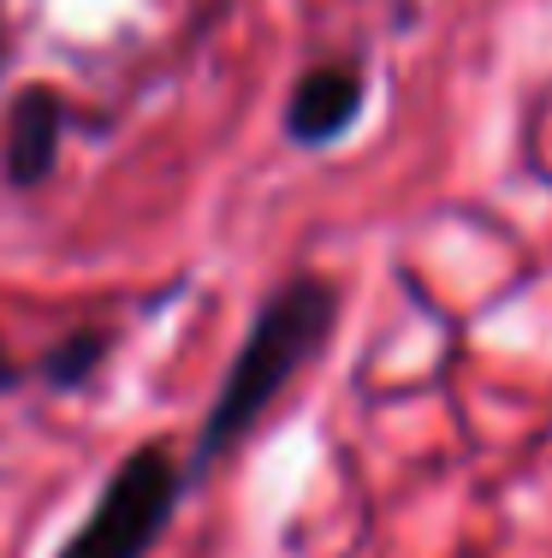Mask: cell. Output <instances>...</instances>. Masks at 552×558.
I'll return each instance as SVG.
<instances>
[{
  "mask_svg": "<svg viewBox=\"0 0 552 558\" xmlns=\"http://www.w3.org/2000/svg\"><path fill=\"white\" fill-rule=\"evenodd\" d=\"M363 72L357 65H315L292 84V101H285V137L297 149H327L339 143L351 125L363 119Z\"/></svg>",
  "mask_w": 552,
  "mask_h": 558,
  "instance_id": "obj_4",
  "label": "cell"
},
{
  "mask_svg": "<svg viewBox=\"0 0 552 558\" xmlns=\"http://www.w3.org/2000/svg\"><path fill=\"white\" fill-rule=\"evenodd\" d=\"M333 327H339V291L315 274L285 279V286L261 303L244 344H238V356H232V368H226V380H220L214 404H208V416H203V434H196V451H191V482L214 470V463L268 416L273 398L327 351Z\"/></svg>",
  "mask_w": 552,
  "mask_h": 558,
  "instance_id": "obj_1",
  "label": "cell"
},
{
  "mask_svg": "<svg viewBox=\"0 0 552 558\" xmlns=\"http://www.w3.org/2000/svg\"><path fill=\"white\" fill-rule=\"evenodd\" d=\"M108 333H72V339H60L54 351L42 356V363H36V380H48V387H84L89 380V368L101 363V356H108Z\"/></svg>",
  "mask_w": 552,
  "mask_h": 558,
  "instance_id": "obj_5",
  "label": "cell"
},
{
  "mask_svg": "<svg viewBox=\"0 0 552 558\" xmlns=\"http://www.w3.org/2000/svg\"><path fill=\"white\" fill-rule=\"evenodd\" d=\"M0 65H7V31H0Z\"/></svg>",
  "mask_w": 552,
  "mask_h": 558,
  "instance_id": "obj_7",
  "label": "cell"
},
{
  "mask_svg": "<svg viewBox=\"0 0 552 558\" xmlns=\"http://www.w3.org/2000/svg\"><path fill=\"white\" fill-rule=\"evenodd\" d=\"M184 482L191 470L167 446H137L131 458H120L101 499L89 505V517L65 535L54 558H149L155 541L173 529Z\"/></svg>",
  "mask_w": 552,
  "mask_h": 558,
  "instance_id": "obj_2",
  "label": "cell"
},
{
  "mask_svg": "<svg viewBox=\"0 0 552 558\" xmlns=\"http://www.w3.org/2000/svg\"><path fill=\"white\" fill-rule=\"evenodd\" d=\"M65 119H72V108H65V96L54 84L19 89V101L7 113V149H0V167H7L12 191H36V184L54 179Z\"/></svg>",
  "mask_w": 552,
  "mask_h": 558,
  "instance_id": "obj_3",
  "label": "cell"
},
{
  "mask_svg": "<svg viewBox=\"0 0 552 558\" xmlns=\"http://www.w3.org/2000/svg\"><path fill=\"white\" fill-rule=\"evenodd\" d=\"M24 380H30V368H19V363H12V351L0 344V398H7V392H19Z\"/></svg>",
  "mask_w": 552,
  "mask_h": 558,
  "instance_id": "obj_6",
  "label": "cell"
}]
</instances>
